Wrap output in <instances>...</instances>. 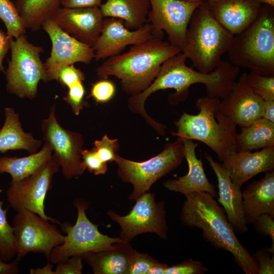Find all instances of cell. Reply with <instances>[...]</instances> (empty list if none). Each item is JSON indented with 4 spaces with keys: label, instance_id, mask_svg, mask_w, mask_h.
Returning <instances> with one entry per match:
<instances>
[{
    "label": "cell",
    "instance_id": "cell-1",
    "mask_svg": "<svg viewBox=\"0 0 274 274\" xmlns=\"http://www.w3.org/2000/svg\"><path fill=\"white\" fill-rule=\"evenodd\" d=\"M180 215L183 224L202 231L203 238L215 248L230 252L246 274H258L257 263L240 243L228 220L223 208L214 197L204 192L184 195Z\"/></svg>",
    "mask_w": 274,
    "mask_h": 274
},
{
    "label": "cell",
    "instance_id": "cell-2",
    "mask_svg": "<svg viewBox=\"0 0 274 274\" xmlns=\"http://www.w3.org/2000/svg\"><path fill=\"white\" fill-rule=\"evenodd\" d=\"M180 52L169 42L154 37L106 59L96 73L100 79L111 76L118 78L123 91L133 96L152 83L165 60Z\"/></svg>",
    "mask_w": 274,
    "mask_h": 274
},
{
    "label": "cell",
    "instance_id": "cell-3",
    "mask_svg": "<svg viewBox=\"0 0 274 274\" xmlns=\"http://www.w3.org/2000/svg\"><path fill=\"white\" fill-rule=\"evenodd\" d=\"M218 97L208 96L199 98L195 106L196 115L183 113L175 122L176 136L200 141L209 147L222 162L230 154L236 152L235 138L237 125L220 109Z\"/></svg>",
    "mask_w": 274,
    "mask_h": 274
},
{
    "label": "cell",
    "instance_id": "cell-4",
    "mask_svg": "<svg viewBox=\"0 0 274 274\" xmlns=\"http://www.w3.org/2000/svg\"><path fill=\"white\" fill-rule=\"evenodd\" d=\"M234 36L215 18L204 2L193 13L187 27L182 51L197 71L209 73L221 63Z\"/></svg>",
    "mask_w": 274,
    "mask_h": 274
},
{
    "label": "cell",
    "instance_id": "cell-5",
    "mask_svg": "<svg viewBox=\"0 0 274 274\" xmlns=\"http://www.w3.org/2000/svg\"><path fill=\"white\" fill-rule=\"evenodd\" d=\"M265 5L256 19L234 37L227 52L229 61L238 67L274 76V13Z\"/></svg>",
    "mask_w": 274,
    "mask_h": 274
},
{
    "label": "cell",
    "instance_id": "cell-6",
    "mask_svg": "<svg viewBox=\"0 0 274 274\" xmlns=\"http://www.w3.org/2000/svg\"><path fill=\"white\" fill-rule=\"evenodd\" d=\"M184 158L182 140L177 137L174 142L166 144L161 152L147 160L135 162L116 154L114 162L120 178L133 186L129 199L135 201L149 192L157 180L179 166Z\"/></svg>",
    "mask_w": 274,
    "mask_h": 274
},
{
    "label": "cell",
    "instance_id": "cell-7",
    "mask_svg": "<svg viewBox=\"0 0 274 274\" xmlns=\"http://www.w3.org/2000/svg\"><path fill=\"white\" fill-rule=\"evenodd\" d=\"M10 50L11 60L5 72L7 90L19 98L33 99L40 81H48L40 58L44 49L30 43L24 35L11 40Z\"/></svg>",
    "mask_w": 274,
    "mask_h": 274
},
{
    "label": "cell",
    "instance_id": "cell-8",
    "mask_svg": "<svg viewBox=\"0 0 274 274\" xmlns=\"http://www.w3.org/2000/svg\"><path fill=\"white\" fill-rule=\"evenodd\" d=\"M74 206L78 211L76 223L71 225L64 222L61 224L62 231L66 234L64 242L54 248L49 260L57 263L74 256H82L89 252L100 251L111 248L114 244L122 242L120 237H112L101 233L97 225L87 217L85 211L87 203L76 199Z\"/></svg>",
    "mask_w": 274,
    "mask_h": 274
},
{
    "label": "cell",
    "instance_id": "cell-9",
    "mask_svg": "<svg viewBox=\"0 0 274 274\" xmlns=\"http://www.w3.org/2000/svg\"><path fill=\"white\" fill-rule=\"evenodd\" d=\"M19 261L30 252L43 254L49 260L52 251L63 243L65 235L48 220L25 209L17 211L12 222Z\"/></svg>",
    "mask_w": 274,
    "mask_h": 274
},
{
    "label": "cell",
    "instance_id": "cell-10",
    "mask_svg": "<svg viewBox=\"0 0 274 274\" xmlns=\"http://www.w3.org/2000/svg\"><path fill=\"white\" fill-rule=\"evenodd\" d=\"M135 201L126 215L120 216L113 210L108 212L110 219L121 227L119 237L121 241L129 243L136 236L147 232L166 239L168 227L164 202H156L155 194L149 192L142 195Z\"/></svg>",
    "mask_w": 274,
    "mask_h": 274
},
{
    "label": "cell",
    "instance_id": "cell-11",
    "mask_svg": "<svg viewBox=\"0 0 274 274\" xmlns=\"http://www.w3.org/2000/svg\"><path fill=\"white\" fill-rule=\"evenodd\" d=\"M59 167L52 156L50 160L32 174L20 181H11L6 192L10 206L17 212L25 209L53 223H58V220L45 214L44 200L51 188L53 176Z\"/></svg>",
    "mask_w": 274,
    "mask_h": 274
},
{
    "label": "cell",
    "instance_id": "cell-12",
    "mask_svg": "<svg viewBox=\"0 0 274 274\" xmlns=\"http://www.w3.org/2000/svg\"><path fill=\"white\" fill-rule=\"evenodd\" d=\"M149 1L150 8L147 22L151 24L155 36L163 39V31H165L169 43L182 52L185 44L186 31L191 17L202 2Z\"/></svg>",
    "mask_w": 274,
    "mask_h": 274
},
{
    "label": "cell",
    "instance_id": "cell-13",
    "mask_svg": "<svg viewBox=\"0 0 274 274\" xmlns=\"http://www.w3.org/2000/svg\"><path fill=\"white\" fill-rule=\"evenodd\" d=\"M43 139L52 151V156L61 168L66 179L82 175L81 152L84 140L82 135L63 128L58 122L55 105L51 108L49 117L42 121Z\"/></svg>",
    "mask_w": 274,
    "mask_h": 274
},
{
    "label": "cell",
    "instance_id": "cell-14",
    "mask_svg": "<svg viewBox=\"0 0 274 274\" xmlns=\"http://www.w3.org/2000/svg\"><path fill=\"white\" fill-rule=\"evenodd\" d=\"M42 28L52 43L50 56L45 63L48 80H56L59 68L77 62L88 64L94 59L93 48L62 31L52 19L46 20Z\"/></svg>",
    "mask_w": 274,
    "mask_h": 274
},
{
    "label": "cell",
    "instance_id": "cell-15",
    "mask_svg": "<svg viewBox=\"0 0 274 274\" xmlns=\"http://www.w3.org/2000/svg\"><path fill=\"white\" fill-rule=\"evenodd\" d=\"M154 37L157 38L148 22L131 30L125 27L121 19L105 17L101 32L92 47L94 59L98 61L118 55L128 45L139 44Z\"/></svg>",
    "mask_w": 274,
    "mask_h": 274
},
{
    "label": "cell",
    "instance_id": "cell-16",
    "mask_svg": "<svg viewBox=\"0 0 274 274\" xmlns=\"http://www.w3.org/2000/svg\"><path fill=\"white\" fill-rule=\"evenodd\" d=\"M104 18L99 7H60L52 19L62 31L92 47L101 32Z\"/></svg>",
    "mask_w": 274,
    "mask_h": 274
},
{
    "label": "cell",
    "instance_id": "cell-17",
    "mask_svg": "<svg viewBox=\"0 0 274 274\" xmlns=\"http://www.w3.org/2000/svg\"><path fill=\"white\" fill-rule=\"evenodd\" d=\"M246 75L245 73L241 75L229 94L220 103V109L237 125L242 127L262 117L264 102L248 84Z\"/></svg>",
    "mask_w": 274,
    "mask_h": 274
},
{
    "label": "cell",
    "instance_id": "cell-18",
    "mask_svg": "<svg viewBox=\"0 0 274 274\" xmlns=\"http://www.w3.org/2000/svg\"><path fill=\"white\" fill-rule=\"evenodd\" d=\"M221 163L232 183L241 188L245 182L257 174L273 170L274 146L255 152H235Z\"/></svg>",
    "mask_w": 274,
    "mask_h": 274
},
{
    "label": "cell",
    "instance_id": "cell-19",
    "mask_svg": "<svg viewBox=\"0 0 274 274\" xmlns=\"http://www.w3.org/2000/svg\"><path fill=\"white\" fill-rule=\"evenodd\" d=\"M209 9L226 29L234 36L257 17L262 4L257 0H206Z\"/></svg>",
    "mask_w": 274,
    "mask_h": 274
},
{
    "label": "cell",
    "instance_id": "cell-20",
    "mask_svg": "<svg viewBox=\"0 0 274 274\" xmlns=\"http://www.w3.org/2000/svg\"><path fill=\"white\" fill-rule=\"evenodd\" d=\"M204 155L217 177L219 189L218 200L225 210L228 221L235 232H247L248 228L244 214L241 188L232 183L221 162L215 161L207 152Z\"/></svg>",
    "mask_w": 274,
    "mask_h": 274
},
{
    "label": "cell",
    "instance_id": "cell-21",
    "mask_svg": "<svg viewBox=\"0 0 274 274\" xmlns=\"http://www.w3.org/2000/svg\"><path fill=\"white\" fill-rule=\"evenodd\" d=\"M184 145V156L188 164V173L177 179L164 182V188L184 195L196 192H204L214 198L218 197L215 186L210 182L204 173L201 159L197 158L195 149L198 144L192 140L181 138Z\"/></svg>",
    "mask_w": 274,
    "mask_h": 274
},
{
    "label": "cell",
    "instance_id": "cell-22",
    "mask_svg": "<svg viewBox=\"0 0 274 274\" xmlns=\"http://www.w3.org/2000/svg\"><path fill=\"white\" fill-rule=\"evenodd\" d=\"M244 217L251 224L259 216L268 214L274 217V172L266 173L258 181L249 184L242 192Z\"/></svg>",
    "mask_w": 274,
    "mask_h": 274
},
{
    "label": "cell",
    "instance_id": "cell-23",
    "mask_svg": "<svg viewBox=\"0 0 274 274\" xmlns=\"http://www.w3.org/2000/svg\"><path fill=\"white\" fill-rule=\"evenodd\" d=\"M129 243H116L111 248L84 254L83 260L95 274H128L135 252Z\"/></svg>",
    "mask_w": 274,
    "mask_h": 274
},
{
    "label": "cell",
    "instance_id": "cell-24",
    "mask_svg": "<svg viewBox=\"0 0 274 274\" xmlns=\"http://www.w3.org/2000/svg\"><path fill=\"white\" fill-rule=\"evenodd\" d=\"M5 123L0 129V152L24 150L31 154L36 153L41 141L23 131L19 115L13 108H5Z\"/></svg>",
    "mask_w": 274,
    "mask_h": 274
},
{
    "label": "cell",
    "instance_id": "cell-25",
    "mask_svg": "<svg viewBox=\"0 0 274 274\" xmlns=\"http://www.w3.org/2000/svg\"><path fill=\"white\" fill-rule=\"evenodd\" d=\"M99 8L104 17L121 19L125 27L136 29L147 23L149 0H107Z\"/></svg>",
    "mask_w": 274,
    "mask_h": 274
},
{
    "label": "cell",
    "instance_id": "cell-26",
    "mask_svg": "<svg viewBox=\"0 0 274 274\" xmlns=\"http://www.w3.org/2000/svg\"><path fill=\"white\" fill-rule=\"evenodd\" d=\"M236 152L274 146V123L262 117L243 126L235 138Z\"/></svg>",
    "mask_w": 274,
    "mask_h": 274
},
{
    "label": "cell",
    "instance_id": "cell-27",
    "mask_svg": "<svg viewBox=\"0 0 274 274\" xmlns=\"http://www.w3.org/2000/svg\"><path fill=\"white\" fill-rule=\"evenodd\" d=\"M52 156V150L44 144L40 151L27 156L1 157L0 174H9L12 177V182L20 181L35 173L50 160Z\"/></svg>",
    "mask_w": 274,
    "mask_h": 274
},
{
    "label": "cell",
    "instance_id": "cell-28",
    "mask_svg": "<svg viewBox=\"0 0 274 274\" xmlns=\"http://www.w3.org/2000/svg\"><path fill=\"white\" fill-rule=\"evenodd\" d=\"M15 3L26 28L37 31L46 20L52 19L61 0H16Z\"/></svg>",
    "mask_w": 274,
    "mask_h": 274
},
{
    "label": "cell",
    "instance_id": "cell-29",
    "mask_svg": "<svg viewBox=\"0 0 274 274\" xmlns=\"http://www.w3.org/2000/svg\"><path fill=\"white\" fill-rule=\"evenodd\" d=\"M0 19L5 25L8 36L13 39L25 35L26 28L15 3L0 0Z\"/></svg>",
    "mask_w": 274,
    "mask_h": 274
},
{
    "label": "cell",
    "instance_id": "cell-30",
    "mask_svg": "<svg viewBox=\"0 0 274 274\" xmlns=\"http://www.w3.org/2000/svg\"><path fill=\"white\" fill-rule=\"evenodd\" d=\"M0 201V257L4 261L11 260L17 254V246L14 229L7 218L8 209H3Z\"/></svg>",
    "mask_w": 274,
    "mask_h": 274
},
{
    "label": "cell",
    "instance_id": "cell-31",
    "mask_svg": "<svg viewBox=\"0 0 274 274\" xmlns=\"http://www.w3.org/2000/svg\"><path fill=\"white\" fill-rule=\"evenodd\" d=\"M246 80L254 91L263 100H274V76H265L250 70Z\"/></svg>",
    "mask_w": 274,
    "mask_h": 274
},
{
    "label": "cell",
    "instance_id": "cell-32",
    "mask_svg": "<svg viewBox=\"0 0 274 274\" xmlns=\"http://www.w3.org/2000/svg\"><path fill=\"white\" fill-rule=\"evenodd\" d=\"M82 82H78L69 87L66 95L63 98L76 115H79L83 108L88 105L84 100L85 90Z\"/></svg>",
    "mask_w": 274,
    "mask_h": 274
},
{
    "label": "cell",
    "instance_id": "cell-33",
    "mask_svg": "<svg viewBox=\"0 0 274 274\" xmlns=\"http://www.w3.org/2000/svg\"><path fill=\"white\" fill-rule=\"evenodd\" d=\"M93 149L102 161L107 162L115 161L116 152L119 149V144L117 139H110L107 134H105L101 140L95 141Z\"/></svg>",
    "mask_w": 274,
    "mask_h": 274
},
{
    "label": "cell",
    "instance_id": "cell-34",
    "mask_svg": "<svg viewBox=\"0 0 274 274\" xmlns=\"http://www.w3.org/2000/svg\"><path fill=\"white\" fill-rule=\"evenodd\" d=\"M81 158V166L84 171L87 169L95 175H104L107 172V162L102 161L99 158L93 148L91 150H83Z\"/></svg>",
    "mask_w": 274,
    "mask_h": 274
},
{
    "label": "cell",
    "instance_id": "cell-35",
    "mask_svg": "<svg viewBox=\"0 0 274 274\" xmlns=\"http://www.w3.org/2000/svg\"><path fill=\"white\" fill-rule=\"evenodd\" d=\"M115 91V86L111 81L108 79H100L92 84L89 96L96 102L103 103L111 99Z\"/></svg>",
    "mask_w": 274,
    "mask_h": 274
},
{
    "label": "cell",
    "instance_id": "cell-36",
    "mask_svg": "<svg viewBox=\"0 0 274 274\" xmlns=\"http://www.w3.org/2000/svg\"><path fill=\"white\" fill-rule=\"evenodd\" d=\"M85 78V74L81 70L74 64H68L59 68L56 81L62 86L68 88L78 82H83Z\"/></svg>",
    "mask_w": 274,
    "mask_h": 274
},
{
    "label": "cell",
    "instance_id": "cell-37",
    "mask_svg": "<svg viewBox=\"0 0 274 274\" xmlns=\"http://www.w3.org/2000/svg\"><path fill=\"white\" fill-rule=\"evenodd\" d=\"M208 270L200 261L189 259L177 264L168 266L165 274H203Z\"/></svg>",
    "mask_w": 274,
    "mask_h": 274
},
{
    "label": "cell",
    "instance_id": "cell-38",
    "mask_svg": "<svg viewBox=\"0 0 274 274\" xmlns=\"http://www.w3.org/2000/svg\"><path fill=\"white\" fill-rule=\"evenodd\" d=\"M158 261L147 254L135 251L128 274H147L149 270Z\"/></svg>",
    "mask_w": 274,
    "mask_h": 274
},
{
    "label": "cell",
    "instance_id": "cell-39",
    "mask_svg": "<svg viewBox=\"0 0 274 274\" xmlns=\"http://www.w3.org/2000/svg\"><path fill=\"white\" fill-rule=\"evenodd\" d=\"M258 233L263 236H269L271 241V246L268 248L269 252L274 253V220L273 217L268 214H264L257 217L252 223Z\"/></svg>",
    "mask_w": 274,
    "mask_h": 274
},
{
    "label": "cell",
    "instance_id": "cell-40",
    "mask_svg": "<svg viewBox=\"0 0 274 274\" xmlns=\"http://www.w3.org/2000/svg\"><path fill=\"white\" fill-rule=\"evenodd\" d=\"M82 257L74 256L57 262L54 274H81L83 268Z\"/></svg>",
    "mask_w": 274,
    "mask_h": 274
},
{
    "label": "cell",
    "instance_id": "cell-41",
    "mask_svg": "<svg viewBox=\"0 0 274 274\" xmlns=\"http://www.w3.org/2000/svg\"><path fill=\"white\" fill-rule=\"evenodd\" d=\"M268 248L257 251L253 255L258 265V274L274 273V256L271 257Z\"/></svg>",
    "mask_w": 274,
    "mask_h": 274
},
{
    "label": "cell",
    "instance_id": "cell-42",
    "mask_svg": "<svg viewBox=\"0 0 274 274\" xmlns=\"http://www.w3.org/2000/svg\"><path fill=\"white\" fill-rule=\"evenodd\" d=\"M102 0H61L62 7L81 8L99 7Z\"/></svg>",
    "mask_w": 274,
    "mask_h": 274
},
{
    "label": "cell",
    "instance_id": "cell-43",
    "mask_svg": "<svg viewBox=\"0 0 274 274\" xmlns=\"http://www.w3.org/2000/svg\"><path fill=\"white\" fill-rule=\"evenodd\" d=\"M10 37L3 30L0 29V71L5 72L3 66V60L10 49L11 40Z\"/></svg>",
    "mask_w": 274,
    "mask_h": 274
},
{
    "label": "cell",
    "instance_id": "cell-44",
    "mask_svg": "<svg viewBox=\"0 0 274 274\" xmlns=\"http://www.w3.org/2000/svg\"><path fill=\"white\" fill-rule=\"evenodd\" d=\"M18 260L6 263L0 257V274H14L19 272Z\"/></svg>",
    "mask_w": 274,
    "mask_h": 274
},
{
    "label": "cell",
    "instance_id": "cell-45",
    "mask_svg": "<svg viewBox=\"0 0 274 274\" xmlns=\"http://www.w3.org/2000/svg\"><path fill=\"white\" fill-rule=\"evenodd\" d=\"M262 117L274 123V100H264Z\"/></svg>",
    "mask_w": 274,
    "mask_h": 274
},
{
    "label": "cell",
    "instance_id": "cell-46",
    "mask_svg": "<svg viewBox=\"0 0 274 274\" xmlns=\"http://www.w3.org/2000/svg\"><path fill=\"white\" fill-rule=\"evenodd\" d=\"M168 265L160 262L152 267L148 271L147 274H165Z\"/></svg>",
    "mask_w": 274,
    "mask_h": 274
},
{
    "label": "cell",
    "instance_id": "cell-47",
    "mask_svg": "<svg viewBox=\"0 0 274 274\" xmlns=\"http://www.w3.org/2000/svg\"><path fill=\"white\" fill-rule=\"evenodd\" d=\"M53 265L51 263H48L43 268H31L30 269L31 274H54L52 270Z\"/></svg>",
    "mask_w": 274,
    "mask_h": 274
},
{
    "label": "cell",
    "instance_id": "cell-48",
    "mask_svg": "<svg viewBox=\"0 0 274 274\" xmlns=\"http://www.w3.org/2000/svg\"><path fill=\"white\" fill-rule=\"evenodd\" d=\"M261 4L267 5L272 7H274V0H257Z\"/></svg>",
    "mask_w": 274,
    "mask_h": 274
},
{
    "label": "cell",
    "instance_id": "cell-49",
    "mask_svg": "<svg viewBox=\"0 0 274 274\" xmlns=\"http://www.w3.org/2000/svg\"><path fill=\"white\" fill-rule=\"evenodd\" d=\"M188 2H204L206 0H182Z\"/></svg>",
    "mask_w": 274,
    "mask_h": 274
}]
</instances>
